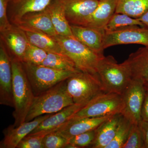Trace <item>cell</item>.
<instances>
[{"label":"cell","mask_w":148,"mask_h":148,"mask_svg":"<svg viewBox=\"0 0 148 148\" xmlns=\"http://www.w3.org/2000/svg\"><path fill=\"white\" fill-rule=\"evenodd\" d=\"M13 78L14 127L25 122L35 95L22 62L11 60Z\"/></svg>","instance_id":"obj_1"},{"label":"cell","mask_w":148,"mask_h":148,"mask_svg":"<svg viewBox=\"0 0 148 148\" xmlns=\"http://www.w3.org/2000/svg\"><path fill=\"white\" fill-rule=\"evenodd\" d=\"M66 80L35 96L25 122L43 115L55 113L74 104L67 90Z\"/></svg>","instance_id":"obj_2"},{"label":"cell","mask_w":148,"mask_h":148,"mask_svg":"<svg viewBox=\"0 0 148 148\" xmlns=\"http://www.w3.org/2000/svg\"><path fill=\"white\" fill-rule=\"evenodd\" d=\"M97 73L106 92L122 95L132 80L130 71L125 62L118 64L112 56H104L101 58Z\"/></svg>","instance_id":"obj_3"},{"label":"cell","mask_w":148,"mask_h":148,"mask_svg":"<svg viewBox=\"0 0 148 148\" xmlns=\"http://www.w3.org/2000/svg\"><path fill=\"white\" fill-rule=\"evenodd\" d=\"M55 38L61 46L64 54L74 62L80 71L97 73L98 63L103 54L93 51L75 38L58 36Z\"/></svg>","instance_id":"obj_4"},{"label":"cell","mask_w":148,"mask_h":148,"mask_svg":"<svg viewBox=\"0 0 148 148\" xmlns=\"http://www.w3.org/2000/svg\"><path fill=\"white\" fill-rule=\"evenodd\" d=\"M66 82L67 90L75 104L84 106L97 95L106 92L97 73L78 72Z\"/></svg>","instance_id":"obj_5"},{"label":"cell","mask_w":148,"mask_h":148,"mask_svg":"<svg viewBox=\"0 0 148 148\" xmlns=\"http://www.w3.org/2000/svg\"><path fill=\"white\" fill-rule=\"evenodd\" d=\"M22 63L35 96L66 80L77 73L56 70L41 65Z\"/></svg>","instance_id":"obj_6"},{"label":"cell","mask_w":148,"mask_h":148,"mask_svg":"<svg viewBox=\"0 0 148 148\" xmlns=\"http://www.w3.org/2000/svg\"><path fill=\"white\" fill-rule=\"evenodd\" d=\"M123 108L122 95L104 92L93 98L74 114L71 119L114 115L121 114Z\"/></svg>","instance_id":"obj_7"},{"label":"cell","mask_w":148,"mask_h":148,"mask_svg":"<svg viewBox=\"0 0 148 148\" xmlns=\"http://www.w3.org/2000/svg\"><path fill=\"white\" fill-rule=\"evenodd\" d=\"M144 84L132 80L122 94L123 108L121 114L132 124L139 125L141 119V111L145 95Z\"/></svg>","instance_id":"obj_8"},{"label":"cell","mask_w":148,"mask_h":148,"mask_svg":"<svg viewBox=\"0 0 148 148\" xmlns=\"http://www.w3.org/2000/svg\"><path fill=\"white\" fill-rule=\"evenodd\" d=\"M125 44L148 46V28L136 26L106 32L103 43L104 49L113 46Z\"/></svg>","instance_id":"obj_9"},{"label":"cell","mask_w":148,"mask_h":148,"mask_svg":"<svg viewBox=\"0 0 148 148\" xmlns=\"http://www.w3.org/2000/svg\"><path fill=\"white\" fill-rule=\"evenodd\" d=\"M0 104L14 107L11 59L3 43L0 44Z\"/></svg>","instance_id":"obj_10"},{"label":"cell","mask_w":148,"mask_h":148,"mask_svg":"<svg viewBox=\"0 0 148 148\" xmlns=\"http://www.w3.org/2000/svg\"><path fill=\"white\" fill-rule=\"evenodd\" d=\"M70 25L84 26L95 10L99 0H63Z\"/></svg>","instance_id":"obj_11"},{"label":"cell","mask_w":148,"mask_h":148,"mask_svg":"<svg viewBox=\"0 0 148 148\" xmlns=\"http://www.w3.org/2000/svg\"><path fill=\"white\" fill-rule=\"evenodd\" d=\"M1 40L7 48L11 60L23 63L29 42L22 29L12 25L10 29L1 32Z\"/></svg>","instance_id":"obj_12"},{"label":"cell","mask_w":148,"mask_h":148,"mask_svg":"<svg viewBox=\"0 0 148 148\" xmlns=\"http://www.w3.org/2000/svg\"><path fill=\"white\" fill-rule=\"evenodd\" d=\"M84 106L74 103L62 110L53 114L43 121L29 135L45 136L50 132L56 131L63 126L72 116Z\"/></svg>","instance_id":"obj_13"},{"label":"cell","mask_w":148,"mask_h":148,"mask_svg":"<svg viewBox=\"0 0 148 148\" xmlns=\"http://www.w3.org/2000/svg\"><path fill=\"white\" fill-rule=\"evenodd\" d=\"M53 114L43 115L31 121L25 122L17 127L12 125L3 131L4 138L0 144L1 148H16L23 138L29 135L43 121Z\"/></svg>","instance_id":"obj_14"},{"label":"cell","mask_w":148,"mask_h":148,"mask_svg":"<svg viewBox=\"0 0 148 148\" xmlns=\"http://www.w3.org/2000/svg\"><path fill=\"white\" fill-rule=\"evenodd\" d=\"M14 25L21 29L42 32L51 36H57L47 9L42 11L25 14Z\"/></svg>","instance_id":"obj_15"},{"label":"cell","mask_w":148,"mask_h":148,"mask_svg":"<svg viewBox=\"0 0 148 148\" xmlns=\"http://www.w3.org/2000/svg\"><path fill=\"white\" fill-rule=\"evenodd\" d=\"M74 37L91 50L103 54L105 29L71 25Z\"/></svg>","instance_id":"obj_16"},{"label":"cell","mask_w":148,"mask_h":148,"mask_svg":"<svg viewBox=\"0 0 148 148\" xmlns=\"http://www.w3.org/2000/svg\"><path fill=\"white\" fill-rule=\"evenodd\" d=\"M113 116L70 119L55 131L69 140L76 135L96 129Z\"/></svg>","instance_id":"obj_17"},{"label":"cell","mask_w":148,"mask_h":148,"mask_svg":"<svg viewBox=\"0 0 148 148\" xmlns=\"http://www.w3.org/2000/svg\"><path fill=\"white\" fill-rule=\"evenodd\" d=\"M132 80L143 84L148 83V46L140 48L129 55L124 61Z\"/></svg>","instance_id":"obj_18"},{"label":"cell","mask_w":148,"mask_h":148,"mask_svg":"<svg viewBox=\"0 0 148 148\" xmlns=\"http://www.w3.org/2000/svg\"><path fill=\"white\" fill-rule=\"evenodd\" d=\"M46 9L57 35L75 38L66 18L63 0H53Z\"/></svg>","instance_id":"obj_19"},{"label":"cell","mask_w":148,"mask_h":148,"mask_svg":"<svg viewBox=\"0 0 148 148\" xmlns=\"http://www.w3.org/2000/svg\"><path fill=\"white\" fill-rule=\"evenodd\" d=\"M117 0H99V3L84 27L105 29L115 13Z\"/></svg>","instance_id":"obj_20"},{"label":"cell","mask_w":148,"mask_h":148,"mask_svg":"<svg viewBox=\"0 0 148 148\" xmlns=\"http://www.w3.org/2000/svg\"><path fill=\"white\" fill-rule=\"evenodd\" d=\"M53 0H15L12 2L10 21L14 24L25 14L45 10Z\"/></svg>","instance_id":"obj_21"},{"label":"cell","mask_w":148,"mask_h":148,"mask_svg":"<svg viewBox=\"0 0 148 148\" xmlns=\"http://www.w3.org/2000/svg\"><path fill=\"white\" fill-rule=\"evenodd\" d=\"M121 114H117L95 129V138L90 147L106 148L113 140Z\"/></svg>","instance_id":"obj_22"},{"label":"cell","mask_w":148,"mask_h":148,"mask_svg":"<svg viewBox=\"0 0 148 148\" xmlns=\"http://www.w3.org/2000/svg\"><path fill=\"white\" fill-rule=\"evenodd\" d=\"M30 43L47 52L64 53L63 49L55 37L42 32L30 29H22Z\"/></svg>","instance_id":"obj_23"},{"label":"cell","mask_w":148,"mask_h":148,"mask_svg":"<svg viewBox=\"0 0 148 148\" xmlns=\"http://www.w3.org/2000/svg\"><path fill=\"white\" fill-rule=\"evenodd\" d=\"M148 10V0H117L115 13L138 18Z\"/></svg>","instance_id":"obj_24"},{"label":"cell","mask_w":148,"mask_h":148,"mask_svg":"<svg viewBox=\"0 0 148 148\" xmlns=\"http://www.w3.org/2000/svg\"><path fill=\"white\" fill-rule=\"evenodd\" d=\"M41 65L60 71L79 72L73 61L64 53L48 52Z\"/></svg>","instance_id":"obj_25"},{"label":"cell","mask_w":148,"mask_h":148,"mask_svg":"<svg viewBox=\"0 0 148 148\" xmlns=\"http://www.w3.org/2000/svg\"><path fill=\"white\" fill-rule=\"evenodd\" d=\"M136 26L145 27L138 18L125 14L115 13L106 25L105 30L106 32H112Z\"/></svg>","instance_id":"obj_26"},{"label":"cell","mask_w":148,"mask_h":148,"mask_svg":"<svg viewBox=\"0 0 148 148\" xmlns=\"http://www.w3.org/2000/svg\"><path fill=\"white\" fill-rule=\"evenodd\" d=\"M132 123L121 114L113 140L106 148H123L126 142Z\"/></svg>","instance_id":"obj_27"},{"label":"cell","mask_w":148,"mask_h":148,"mask_svg":"<svg viewBox=\"0 0 148 148\" xmlns=\"http://www.w3.org/2000/svg\"><path fill=\"white\" fill-rule=\"evenodd\" d=\"M48 52L29 42L25 52L23 63L40 65L45 60Z\"/></svg>","instance_id":"obj_28"},{"label":"cell","mask_w":148,"mask_h":148,"mask_svg":"<svg viewBox=\"0 0 148 148\" xmlns=\"http://www.w3.org/2000/svg\"><path fill=\"white\" fill-rule=\"evenodd\" d=\"M95 130L82 133L70 138L69 140V144L66 148L90 147L95 139Z\"/></svg>","instance_id":"obj_29"},{"label":"cell","mask_w":148,"mask_h":148,"mask_svg":"<svg viewBox=\"0 0 148 148\" xmlns=\"http://www.w3.org/2000/svg\"><path fill=\"white\" fill-rule=\"evenodd\" d=\"M68 144L69 140L56 131L47 134L43 140L44 148H66Z\"/></svg>","instance_id":"obj_30"},{"label":"cell","mask_w":148,"mask_h":148,"mask_svg":"<svg viewBox=\"0 0 148 148\" xmlns=\"http://www.w3.org/2000/svg\"><path fill=\"white\" fill-rule=\"evenodd\" d=\"M123 148H144L143 135L137 124H132L129 136Z\"/></svg>","instance_id":"obj_31"},{"label":"cell","mask_w":148,"mask_h":148,"mask_svg":"<svg viewBox=\"0 0 148 148\" xmlns=\"http://www.w3.org/2000/svg\"><path fill=\"white\" fill-rule=\"evenodd\" d=\"M44 136L28 135L18 143L16 148H44Z\"/></svg>","instance_id":"obj_32"},{"label":"cell","mask_w":148,"mask_h":148,"mask_svg":"<svg viewBox=\"0 0 148 148\" xmlns=\"http://www.w3.org/2000/svg\"><path fill=\"white\" fill-rule=\"evenodd\" d=\"M12 0H0V32L10 29L12 26L9 21L7 16L8 3Z\"/></svg>","instance_id":"obj_33"},{"label":"cell","mask_w":148,"mask_h":148,"mask_svg":"<svg viewBox=\"0 0 148 148\" xmlns=\"http://www.w3.org/2000/svg\"><path fill=\"white\" fill-rule=\"evenodd\" d=\"M138 125L143 135L144 148H148V121L141 120Z\"/></svg>","instance_id":"obj_34"},{"label":"cell","mask_w":148,"mask_h":148,"mask_svg":"<svg viewBox=\"0 0 148 148\" xmlns=\"http://www.w3.org/2000/svg\"><path fill=\"white\" fill-rule=\"evenodd\" d=\"M141 116L142 120L148 121V91L147 90L146 91L145 99L143 102L142 111H141Z\"/></svg>","instance_id":"obj_35"},{"label":"cell","mask_w":148,"mask_h":148,"mask_svg":"<svg viewBox=\"0 0 148 148\" xmlns=\"http://www.w3.org/2000/svg\"><path fill=\"white\" fill-rule=\"evenodd\" d=\"M138 18L144 25L148 28V10Z\"/></svg>","instance_id":"obj_36"},{"label":"cell","mask_w":148,"mask_h":148,"mask_svg":"<svg viewBox=\"0 0 148 148\" xmlns=\"http://www.w3.org/2000/svg\"><path fill=\"white\" fill-rule=\"evenodd\" d=\"M144 87H145V88L146 90H147L148 91V83H146L145 84H144Z\"/></svg>","instance_id":"obj_37"},{"label":"cell","mask_w":148,"mask_h":148,"mask_svg":"<svg viewBox=\"0 0 148 148\" xmlns=\"http://www.w3.org/2000/svg\"><path fill=\"white\" fill-rule=\"evenodd\" d=\"M15 1V0H12L11 1Z\"/></svg>","instance_id":"obj_38"}]
</instances>
